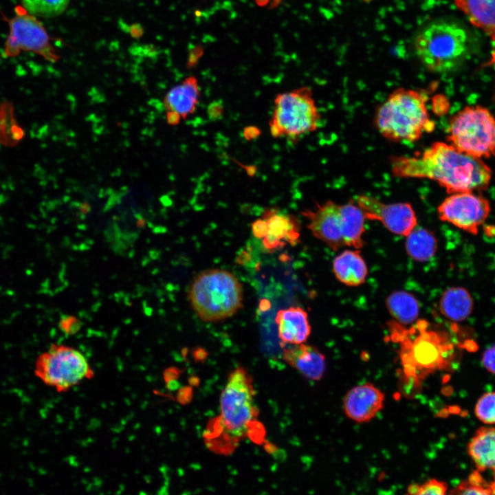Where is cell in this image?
<instances>
[{
    "instance_id": "6da1fadb",
    "label": "cell",
    "mask_w": 495,
    "mask_h": 495,
    "mask_svg": "<svg viewBox=\"0 0 495 495\" xmlns=\"http://www.w3.org/2000/svg\"><path fill=\"white\" fill-rule=\"evenodd\" d=\"M391 170L399 177L435 181L449 194L485 190L492 175L482 159L442 142L433 143L414 156L393 157Z\"/></svg>"
},
{
    "instance_id": "7a4b0ae2",
    "label": "cell",
    "mask_w": 495,
    "mask_h": 495,
    "mask_svg": "<svg viewBox=\"0 0 495 495\" xmlns=\"http://www.w3.org/2000/svg\"><path fill=\"white\" fill-rule=\"evenodd\" d=\"M393 340L400 344L399 355L405 377L421 386L429 374L445 369L450 363L453 346L440 332L428 330L426 320H419L408 329L395 321L389 324Z\"/></svg>"
},
{
    "instance_id": "3957f363",
    "label": "cell",
    "mask_w": 495,
    "mask_h": 495,
    "mask_svg": "<svg viewBox=\"0 0 495 495\" xmlns=\"http://www.w3.org/2000/svg\"><path fill=\"white\" fill-rule=\"evenodd\" d=\"M423 91L398 88L391 92L376 110L374 123L378 132L392 142H413L432 132L430 119Z\"/></svg>"
},
{
    "instance_id": "277c9868",
    "label": "cell",
    "mask_w": 495,
    "mask_h": 495,
    "mask_svg": "<svg viewBox=\"0 0 495 495\" xmlns=\"http://www.w3.org/2000/svg\"><path fill=\"white\" fill-rule=\"evenodd\" d=\"M413 48L421 63L429 71L450 72L468 57L470 34L461 23L450 19H438L419 30Z\"/></svg>"
},
{
    "instance_id": "5b68a950",
    "label": "cell",
    "mask_w": 495,
    "mask_h": 495,
    "mask_svg": "<svg viewBox=\"0 0 495 495\" xmlns=\"http://www.w3.org/2000/svg\"><path fill=\"white\" fill-rule=\"evenodd\" d=\"M243 286L234 274L222 269L199 273L188 289V298L196 315L215 322L233 316L243 306Z\"/></svg>"
},
{
    "instance_id": "8992f818",
    "label": "cell",
    "mask_w": 495,
    "mask_h": 495,
    "mask_svg": "<svg viewBox=\"0 0 495 495\" xmlns=\"http://www.w3.org/2000/svg\"><path fill=\"white\" fill-rule=\"evenodd\" d=\"M320 113L309 87H301L277 94L269 121L270 132L275 138L296 142L315 131Z\"/></svg>"
},
{
    "instance_id": "52a82bcc",
    "label": "cell",
    "mask_w": 495,
    "mask_h": 495,
    "mask_svg": "<svg viewBox=\"0 0 495 495\" xmlns=\"http://www.w3.org/2000/svg\"><path fill=\"white\" fill-rule=\"evenodd\" d=\"M220 410L218 432L235 440L248 434L258 411L254 403L253 380L243 367L229 375L221 393Z\"/></svg>"
},
{
    "instance_id": "ba28073f",
    "label": "cell",
    "mask_w": 495,
    "mask_h": 495,
    "mask_svg": "<svg viewBox=\"0 0 495 495\" xmlns=\"http://www.w3.org/2000/svg\"><path fill=\"white\" fill-rule=\"evenodd\" d=\"M34 373L45 385L66 392L94 372L85 355L71 346L52 344L36 358Z\"/></svg>"
},
{
    "instance_id": "9c48e42d",
    "label": "cell",
    "mask_w": 495,
    "mask_h": 495,
    "mask_svg": "<svg viewBox=\"0 0 495 495\" xmlns=\"http://www.w3.org/2000/svg\"><path fill=\"white\" fill-rule=\"evenodd\" d=\"M448 139L463 153L490 157L495 155V117L483 107H466L451 118Z\"/></svg>"
},
{
    "instance_id": "30bf717a",
    "label": "cell",
    "mask_w": 495,
    "mask_h": 495,
    "mask_svg": "<svg viewBox=\"0 0 495 495\" xmlns=\"http://www.w3.org/2000/svg\"><path fill=\"white\" fill-rule=\"evenodd\" d=\"M9 30L3 48L4 57H16L21 52H29L50 63L59 60L60 56L45 28L36 17L23 8H16L15 16L9 21Z\"/></svg>"
},
{
    "instance_id": "8fae6325",
    "label": "cell",
    "mask_w": 495,
    "mask_h": 495,
    "mask_svg": "<svg viewBox=\"0 0 495 495\" xmlns=\"http://www.w3.org/2000/svg\"><path fill=\"white\" fill-rule=\"evenodd\" d=\"M491 210L490 201L474 192L450 194L438 206L441 221L474 235L487 219Z\"/></svg>"
},
{
    "instance_id": "7c38bea8",
    "label": "cell",
    "mask_w": 495,
    "mask_h": 495,
    "mask_svg": "<svg viewBox=\"0 0 495 495\" xmlns=\"http://www.w3.org/2000/svg\"><path fill=\"white\" fill-rule=\"evenodd\" d=\"M254 236L263 239L264 248L270 251L287 244L296 245L300 240V223L291 214L276 208L264 211L262 217L252 225Z\"/></svg>"
},
{
    "instance_id": "4fadbf2b",
    "label": "cell",
    "mask_w": 495,
    "mask_h": 495,
    "mask_svg": "<svg viewBox=\"0 0 495 495\" xmlns=\"http://www.w3.org/2000/svg\"><path fill=\"white\" fill-rule=\"evenodd\" d=\"M355 201L365 219L380 221L394 234L407 236L417 226L415 212L408 203L387 204L364 195H358Z\"/></svg>"
},
{
    "instance_id": "5bb4252c",
    "label": "cell",
    "mask_w": 495,
    "mask_h": 495,
    "mask_svg": "<svg viewBox=\"0 0 495 495\" xmlns=\"http://www.w3.org/2000/svg\"><path fill=\"white\" fill-rule=\"evenodd\" d=\"M340 205L328 201L314 210L302 212L312 234L333 250L345 245L342 234Z\"/></svg>"
},
{
    "instance_id": "9a60e30c",
    "label": "cell",
    "mask_w": 495,
    "mask_h": 495,
    "mask_svg": "<svg viewBox=\"0 0 495 495\" xmlns=\"http://www.w3.org/2000/svg\"><path fill=\"white\" fill-rule=\"evenodd\" d=\"M384 398L382 390L371 383L358 385L344 396V412L357 423L370 421L383 408Z\"/></svg>"
},
{
    "instance_id": "2e32d148",
    "label": "cell",
    "mask_w": 495,
    "mask_h": 495,
    "mask_svg": "<svg viewBox=\"0 0 495 495\" xmlns=\"http://www.w3.org/2000/svg\"><path fill=\"white\" fill-rule=\"evenodd\" d=\"M283 359L306 378L320 380L325 371L326 358L315 346L305 343L285 348Z\"/></svg>"
},
{
    "instance_id": "e0dca14e",
    "label": "cell",
    "mask_w": 495,
    "mask_h": 495,
    "mask_svg": "<svg viewBox=\"0 0 495 495\" xmlns=\"http://www.w3.org/2000/svg\"><path fill=\"white\" fill-rule=\"evenodd\" d=\"M201 90L197 78L189 76L173 87L164 98L166 113L177 116L182 120L193 114L199 102Z\"/></svg>"
},
{
    "instance_id": "ac0fdd59",
    "label": "cell",
    "mask_w": 495,
    "mask_h": 495,
    "mask_svg": "<svg viewBox=\"0 0 495 495\" xmlns=\"http://www.w3.org/2000/svg\"><path fill=\"white\" fill-rule=\"evenodd\" d=\"M278 338L287 344L305 343L310 336L311 328L308 314L299 307L279 310L275 317Z\"/></svg>"
},
{
    "instance_id": "d6986e66",
    "label": "cell",
    "mask_w": 495,
    "mask_h": 495,
    "mask_svg": "<svg viewBox=\"0 0 495 495\" xmlns=\"http://www.w3.org/2000/svg\"><path fill=\"white\" fill-rule=\"evenodd\" d=\"M467 452L476 470H490L495 479V427L478 428L468 444Z\"/></svg>"
},
{
    "instance_id": "ffe728a7",
    "label": "cell",
    "mask_w": 495,
    "mask_h": 495,
    "mask_svg": "<svg viewBox=\"0 0 495 495\" xmlns=\"http://www.w3.org/2000/svg\"><path fill=\"white\" fill-rule=\"evenodd\" d=\"M470 23L495 42V0H454Z\"/></svg>"
},
{
    "instance_id": "44dd1931",
    "label": "cell",
    "mask_w": 495,
    "mask_h": 495,
    "mask_svg": "<svg viewBox=\"0 0 495 495\" xmlns=\"http://www.w3.org/2000/svg\"><path fill=\"white\" fill-rule=\"evenodd\" d=\"M333 273L341 283L348 286L363 284L368 275L366 264L358 250H344L333 261Z\"/></svg>"
},
{
    "instance_id": "7402d4cb",
    "label": "cell",
    "mask_w": 495,
    "mask_h": 495,
    "mask_svg": "<svg viewBox=\"0 0 495 495\" xmlns=\"http://www.w3.org/2000/svg\"><path fill=\"white\" fill-rule=\"evenodd\" d=\"M473 309V300L461 287H452L446 290L439 301V310L447 319L461 322L467 319Z\"/></svg>"
},
{
    "instance_id": "603a6c76",
    "label": "cell",
    "mask_w": 495,
    "mask_h": 495,
    "mask_svg": "<svg viewBox=\"0 0 495 495\" xmlns=\"http://www.w3.org/2000/svg\"><path fill=\"white\" fill-rule=\"evenodd\" d=\"M344 245L360 249L363 247L364 215L360 208L351 203L340 205Z\"/></svg>"
},
{
    "instance_id": "cb8c5ba5",
    "label": "cell",
    "mask_w": 495,
    "mask_h": 495,
    "mask_svg": "<svg viewBox=\"0 0 495 495\" xmlns=\"http://www.w3.org/2000/svg\"><path fill=\"white\" fill-rule=\"evenodd\" d=\"M386 306L390 316L402 325L416 321L419 314V304L410 293L403 290L392 292L386 300Z\"/></svg>"
},
{
    "instance_id": "d4e9b609",
    "label": "cell",
    "mask_w": 495,
    "mask_h": 495,
    "mask_svg": "<svg viewBox=\"0 0 495 495\" xmlns=\"http://www.w3.org/2000/svg\"><path fill=\"white\" fill-rule=\"evenodd\" d=\"M406 250L412 259L424 262L434 256L437 241L432 232L416 226L407 236Z\"/></svg>"
},
{
    "instance_id": "484cf974",
    "label": "cell",
    "mask_w": 495,
    "mask_h": 495,
    "mask_svg": "<svg viewBox=\"0 0 495 495\" xmlns=\"http://www.w3.org/2000/svg\"><path fill=\"white\" fill-rule=\"evenodd\" d=\"M25 131L16 121L12 104L5 100L0 104V143L14 146L24 138Z\"/></svg>"
},
{
    "instance_id": "4316f807",
    "label": "cell",
    "mask_w": 495,
    "mask_h": 495,
    "mask_svg": "<svg viewBox=\"0 0 495 495\" xmlns=\"http://www.w3.org/2000/svg\"><path fill=\"white\" fill-rule=\"evenodd\" d=\"M448 495H495V479L488 483L476 470L467 480L462 481L453 487Z\"/></svg>"
},
{
    "instance_id": "83f0119b",
    "label": "cell",
    "mask_w": 495,
    "mask_h": 495,
    "mask_svg": "<svg viewBox=\"0 0 495 495\" xmlns=\"http://www.w3.org/2000/svg\"><path fill=\"white\" fill-rule=\"evenodd\" d=\"M70 0H21L22 8L35 17H53L61 14Z\"/></svg>"
},
{
    "instance_id": "f1b7e54d",
    "label": "cell",
    "mask_w": 495,
    "mask_h": 495,
    "mask_svg": "<svg viewBox=\"0 0 495 495\" xmlns=\"http://www.w3.org/2000/svg\"><path fill=\"white\" fill-rule=\"evenodd\" d=\"M476 417L485 424H495V391L482 395L474 407Z\"/></svg>"
},
{
    "instance_id": "f546056e",
    "label": "cell",
    "mask_w": 495,
    "mask_h": 495,
    "mask_svg": "<svg viewBox=\"0 0 495 495\" xmlns=\"http://www.w3.org/2000/svg\"><path fill=\"white\" fill-rule=\"evenodd\" d=\"M406 495H448V485L435 478H431L421 484L410 485Z\"/></svg>"
},
{
    "instance_id": "4dcf8cb0",
    "label": "cell",
    "mask_w": 495,
    "mask_h": 495,
    "mask_svg": "<svg viewBox=\"0 0 495 495\" xmlns=\"http://www.w3.org/2000/svg\"><path fill=\"white\" fill-rule=\"evenodd\" d=\"M82 325L81 320L72 315L63 316L58 322L60 330L67 336L76 334L81 329Z\"/></svg>"
},
{
    "instance_id": "1f68e13d",
    "label": "cell",
    "mask_w": 495,
    "mask_h": 495,
    "mask_svg": "<svg viewBox=\"0 0 495 495\" xmlns=\"http://www.w3.org/2000/svg\"><path fill=\"white\" fill-rule=\"evenodd\" d=\"M482 363L485 369L495 375V344L484 351Z\"/></svg>"
},
{
    "instance_id": "d6a6232c",
    "label": "cell",
    "mask_w": 495,
    "mask_h": 495,
    "mask_svg": "<svg viewBox=\"0 0 495 495\" xmlns=\"http://www.w3.org/2000/svg\"><path fill=\"white\" fill-rule=\"evenodd\" d=\"M223 106L220 101H214L209 104L208 109V117L212 120H219L223 115Z\"/></svg>"
},
{
    "instance_id": "836d02e7",
    "label": "cell",
    "mask_w": 495,
    "mask_h": 495,
    "mask_svg": "<svg viewBox=\"0 0 495 495\" xmlns=\"http://www.w3.org/2000/svg\"><path fill=\"white\" fill-rule=\"evenodd\" d=\"M260 134V131L255 126H248L244 129V137L248 140H252L257 138Z\"/></svg>"
},
{
    "instance_id": "e575fe53",
    "label": "cell",
    "mask_w": 495,
    "mask_h": 495,
    "mask_svg": "<svg viewBox=\"0 0 495 495\" xmlns=\"http://www.w3.org/2000/svg\"><path fill=\"white\" fill-rule=\"evenodd\" d=\"M259 6H266L270 3L271 7H276L278 5L280 0H256Z\"/></svg>"
},
{
    "instance_id": "d590c367",
    "label": "cell",
    "mask_w": 495,
    "mask_h": 495,
    "mask_svg": "<svg viewBox=\"0 0 495 495\" xmlns=\"http://www.w3.org/2000/svg\"><path fill=\"white\" fill-rule=\"evenodd\" d=\"M491 65L494 66L495 68V50L492 54V58H491Z\"/></svg>"
}]
</instances>
